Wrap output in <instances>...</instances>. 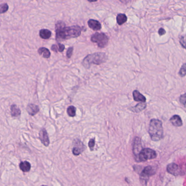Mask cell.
Here are the masks:
<instances>
[{
	"instance_id": "1",
	"label": "cell",
	"mask_w": 186,
	"mask_h": 186,
	"mask_svg": "<svg viewBox=\"0 0 186 186\" xmlns=\"http://www.w3.org/2000/svg\"><path fill=\"white\" fill-rule=\"evenodd\" d=\"M57 41H63L70 38L78 37L81 34L82 29L79 26L66 27L63 22H58L56 25Z\"/></svg>"
},
{
	"instance_id": "2",
	"label": "cell",
	"mask_w": 186,
	"mask_h": 186,
	"mask_svg": "<svg viewBox=\"0 0 186 186\" xmlns=\"http://www.w3.org/2000/svg\"><path fill=\"white\" fill-rule=\"evenodd\" d=\"M148 133L152 140L154 141L160 140L163 137V128L162 121L160 119H151Z\"/></svg>"
},
{
	"instance_id": "3",
	"label": "cell",
	"mask_w": 186,
	"mask_h": 186,
	"mask_svg": "<svg viewBox=\"0 0 186 186\" xmlns=\"http://www.w3.org/2000/svg\"><path fill=\"white\" fill-rule=\"evenodd\" d=\"M107 59V56L105 53H94L85 57L83 61V65L85 68L88 69L92 64L99 65L105 63Z\"/></svg>"
},
{
	"instance_id": "4",
	"label": "cell",
	"mask_w": 186,
	"mask_h": 186,
	"mask_svg": "<svg viewBox=\"0 0 186 186\" xmlns=\"http://www.w3.org/2000/svg\"><path fill=\"white\" fill-rule=\"evenodd\" d=\"M157 157V153L155 151L152 149L148 148H142L140 152L139 153L138 156L136 160L140 162H145L148 160H153Z\"/></svg>"
},
{
	"instance_id": "5",
	"label": "cell",
	"mask_w": 186,
	"mask_h": 186,
	"mask_svg": "<svg viewBox=\"0 0 186 186\" xmlns=\"http://www.w3.org/2000/svg\"><path fill=\"white\" fill-rule=\"evenodd\" d=\"M91 41L93 43H97L98 47L105 48L109 42V38L104 33H95L91 37Z\"/></svg>"
},
{
	"instance_id": "6",
	"label": "cell",
	"mask_w": 186,
	"mask_h": 186,
	"mask_svg": "<svg viewBox=\"0 0 186 186\" xmlns=\"http://www.w3.org/2000/svg\"><path fill=\"white\" fill-rule=\"evenodd\" d=\"M156 174V169L152 166H148L144 169L140 174L141 183L146 185L147 184L149 177Z\"/></svg>"
},
{
	"instance_id": "7",
	"label": "cell",
	"mask_w": 186,
	"mask_h": 186,
	"mask_svg": "<svg viewBox=\"0 0 186 186\" xmlns=\"http://www.w3.org/2000/svg\"><path fill=\"white\" fill-rule=\"evenodd\" d=\"M167 172L170 174L173 175L174 176H179L182 175V170L178 165L176 163H172L168 165L167 168Z\"/></svg>"
},
{
	"instance_id": "8",
	"label": "cell",
	"mask_w": 186,
	"mask_h": 186,
	"mask_svg": "<svg viewBox=\"0 0 186 186\" xmlns=\"http://www.w3.org/2000/svg\"><path fill=\"white\" fill-rule=\"evenodd\" d=\"M74 143H75L74 144L75 146L73 149V153L75 156L79 155L84 150L85 146L81 141L79 140L78 139L75 140V142Z\"/></svg>"
},
{
	"instance_id": "9",
	"label": "cell",
	"mask_w": 186,
	"mask_h": 186,
	"mask_svg": "<svg viewBox=\"0 0 186 186\" xmlns=\"http://www.w3.org/2000/svg\"><path fill=\"white\" fill-rule=\"evenodd\" d=\"M142 148L143 147H142L141 139L139 138L136 137L134 140L133 148L134 155L135 156L136 159L138 156L139 153L142 150Z\"/></svg>"
},
{
	"instance_id": "10",
	"label": "cell",
	"mask_w": 186,
	"mask_h": 186,
	"mask_svg": "<svg viewBox=\"0 0 186 186\" xmlns=\"http://www.w3.org/2000/svg\"><path fill=\"white\" fill-rule=\"evenodd\" d=\"M39 136L40 140L41 141L42 143L46 147L49 145L50 140H49V138L48 136V133L45 128L41 129V131L39 134Z\"/></svg>"
},
{
	"instance_id": "11",
	"label": "cell",
	"mask_w": 186,
	"mask_h": 186,
	"mask_svg": "<svg viewBox=\"0 0 186 186\" xmlns=\"http://www.w3.org/2000/svg\"><path fill=\"white\" fill-rule=\"evenodd\" d=\"M88 25L90 29L94 31H99L102 28L100 22L94 19H90L88 20Z\"/></svg>"
},
{
	"instance_id": "12",
	"label": "cell",
	"mask_w": 186,
	"mask_h": 186,
	"mask_svg": "<svg viewBox=\"0 0 186 186\" xmlns=\"http://www.w3.org/2000/svg\"><path fill=\"white\" fill-rule=\"evenodd\" d=\"M27 111L31 116H34L37 114L39 111L38 106L34 104H30L27 105L26 108Z\"/></svg>"
},
{
	"instance_id": "13",
	"label": "cell",
	"mask_w": 186,
	"mask_h": 186,
	"mask_svg": "<svg viewBox=\"0 0 186 186\" xmlns=\"http://www.w3.org/2000/svg\"><path fill=\"white\" fill-rule=\"evenodd\" d=\"M133 97L134 100L136 102H146V101L145 97L141 93H140L138 90H135L133 91Z\"/></svg>"
},
{
	"instance_id": "14",
	"label": "cell",
	"mask_w": 186,
	"mask_h": 186,
	"mask_svg": "<svg viewBox=\"0 0 186 186\" xmlns=\"http://www.w3.org/2000/svg\"><path fill=\"white\" fill-rule=\"evenodd\" d=\"M170 121L173 126L175 127H181L183 124L181 118L179 115L173 116L170 119Z\"/></svg>"
},
{
	"instance_id": "15",
	"label": "cell",
	"mask_w": 186,
	"mask_h": 186,
	"mask_svg": "<svg viewBox=\"0 0 186 186\" xmlns=\"http://www.w3.org/2000/svg\"><path fill=\"white\" fill-rule=\"evenodd\" d=\"M19 168L22 171L24 172H29L30 170L31 166L30 163L29 162L24 161V162H22L20 163Z\"/></svg>"
},
{
	"instance_id": "16",
	"label": "cell",
	"mask_w": 186,
	"mask_h": 186,
	"mask_svg": "<svg viewBox=\"0 0 186 186\" xmlns=\"http://www.w3.org/2000/svg\"><path fill=\"white\" fill-rule=\"evenodd\" d=\"M11 115L13 117H18L21 114V111L19 107L15 104H13L10 107Z\"/></svg>"
},
{
	"instance_id": "17",
	"label": "cell",
	"mask_w": 186,
	"mask_h": 186,
	"mask_svg": "<svg viewBox=\"0 0 186 186\" xmlns=\"http://www.w3.org/2000/svg\"><path fill=\"white\" fill-rule=\"evenodd\" d=\"M51 35V31L46 29H42L39 32V36L44 39H48Z\"/></svg>"
},
{
	"instance_id": "18",
	"label": "cell",
	"mask_w": 186,
	"mask_h": 186,
	"mask_svg": "<svg viewBox=\"0 0 186 186\" xmlns=\"http://www.w3.org/2000/svg\"><path fill=\"white\" fill-rule=\"evenodd\" d=\"M117 24L119 25H122L126 22L127 21V17L124 14H119L116 17Z\"/></svg>"
},
{
	"instance_id": "19",
	"label": "cell",
	"mask_w": 186,
	"mask_h": 186,
	"mask_svg": "<svg viewBox=\"0 0 186 186\" xmlns=\"http://www.w3.org/2000/svg\"><path fill=\"white\" fill-rule=\"evenodd\" d=\"M38 53L39 55H42L43 57L48 59L50 56V52L48 49L46 48H39L38 50Z\"/></svg>"
},
{
	"instance_id": "20",
	"label": "cell",
	"mask_w": 186,
	"mask_h": 186,
	"mask_svg": "<svg viewBox=\"0 0 186 186\" xmlns=\"http://www.w3.org/2000/svg\"><path fill=\"white\" fill-rule=\"evenodd\" d=\"M146 105L145 102L140 103L134 107H133V111L136 112H140L145 109Z\"/></svg>"
},
{
	"instance_id": "21",
	"label": "cell",
	"mask_w": 186,
	"mask_h": 186,
	"mask_svg": "<svg viewBox=\"0 0 186 186\" xmlns=\"http://www.w3.org/2000/svg\"><path fill=\"white\" fill-rule=\"evenodd\" d=\"M76 107L74 106H69L67 108V114L70 117H74L76 115Z\"/></svg>"
},
{
	"instance_id": "22",
	"label": "cell",
	"mask_w": 186,
	"mask_h": 186,
	"mask_svg": "<svg viewBox=\"0 0 186 186\" xmlns=\"http://www.w3.org/2000/svg\"><path fill=\"white\" fill-rule=\"evenodd\" d=\"M8 5L7 3H4L0 5V14H2L7 12L8 10Z\"/></svg>"
},
{
	"instance_id": "23",
	"label": "cell",
	"mask_w": 186,
	"mask_h": 186,
	"mask_svg": "<svg viewBox=\"0 0 186 186\" xmlns=\"http://www.w3.org/2000/svg\"><path fill=\"white\" fill-rule=\"evenodd\" d=\"M179 75L181 77H184L186 75V63H184V65H182L181 69L179 71Z\"/></svg>"
},
{
	"instance_id": "24",
	"label": "cell",
	"mask_w": 186,
	"mask_h": 186,
	"mask_svg": "<svg viewBox=\"0 0 186 186\" xmlns=\"http://www.w3.org/2000/svg\"><path fill=\"white\" fill-rule=\"evenodd\" d=\"M95 145V138L91 139L88 143V147L90 148L91 151H93Z\"/></svg>"
},
{
	"instance_id": "25",
	"label": "cell",
	"mask_w": 186,
	"mask_h": 186,
	"mask_svg": "<svg viewBox=\"0 0 186 186\" xmlns=\"http://www.w3.org/2000/svg\"><path fill=\"white\" fill-rule=\"evenodd\" d=\"M186 93H184L183 95H181V97H180V103H182L184 107H185V105H186Z\"/></svg>"
},
{
	"instance_id": "26",
	"label": "cell",
	"mask_w": 186,
	"mask_h": 186,
	"mask_svg": "<svg viewBox=\"0 0 186 186\" xmlns=\"http://www.w3.org/2000/svg\"><path fill=\"white\" fill-rule=\"evenodd\" d=\"M73 51V47H71V48H68V49L67 50V57H68V59H70V58L71 57V56H72Z\"/></svg>"
},
{
	"instance_id": "27",
	"label": "cell",
	"mask_w": 186,
	"mask_h": 186,
	"mask_svg": "<svg viewBox=\"0 0 186 186\" xmlns=\"http://www.w3.org/2000/svg\"><path fill=\"white\" fill-rule=\"evenodd\" d=\"M65 46L64 45L61 44H60V43H59V44H58V50H59V51L62 52L63 50H65Z\"/></svg>"
},
{
	"instance_id": "28",
	"label": "cell",
	"mask_w": 186,
	"mask_h": 186,
	"mask_svg": "<svg viewBox=\"0 0 186 186\" xmlns=\"http://www.w3.org/2000/svg\"><path fill=\"white\" fill-rule=\"evenodd\" d=\"M180 42V44H181V46H183V48H186V46H185V41H184V37H181Z\"/></svg>"
},
{
	"instance_id": "29",
	"label": "cell",
	"mask_w": 186,
	"mask_h": 186,
	"mask_svg": "<svg viewBox=\"0 0 186 186\" xmlns=\"http://www.w3.org/2000/svg\"><path fill=\"white\" fill-rule=\"evenodd\" d=\"M166 33V32L165 31L164 29H163V28H160L158 31V34H160V36H163Z\"/></svg>"
},
{
	"instance_id": "30",
	"label": "cell",
	"mask_w": 186,
	"mask_h": 186,
	"mask_svg": "<svg viewBox=\"0 0 186 186\" xmlns=\"http://www.w3.org/2000/svg\"><path fill=\"white\" fill-rule=\"evenodd\" d=\"M51 50L54 51H55V52L59 51V50H58V46L56 45H53L51 46Z\"/></svg>"
},
{
	"instance_id": "31",
	"label": "cell",
	"mask_w": 186,
	"mask_h": 186,
	"mask_svg": "<svg viewBox=\"0 0 186 186\" xmlns=\"http://www.w3.org/2000/svg\"><path fill=\"white\" fill-rule=\"evenodd\" d=\"M119 1L123 3H127L128 2V0H119Z\"/></svg>"
},
{
	"instance_id": "32",
	"label": "cell",
	"mask_w": 186,
	"mask_h": 186,
	"mask_svg": "<svg viewBox=\"0 0 186 186\" xmlns=\"http://www.w3.org/2000/svg\"><path fill=\"white\" fill-rule=\"evenodd\" d=\"M98 0H88V1H89L90 2H96Z\"/></svg>"
}]
</instances>
